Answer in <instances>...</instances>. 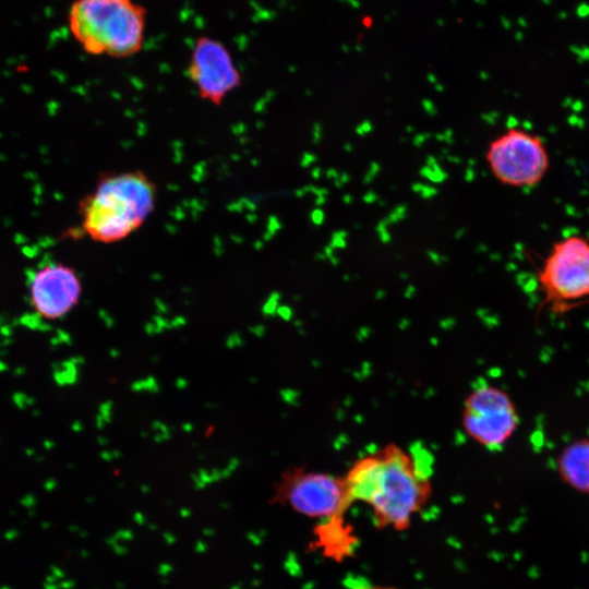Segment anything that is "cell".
Wrapping results in <instances>:
<instances>
[{
	"label": "cell",
	"instance_id": "cell-1",
	"mask_svg": "<svg viewBox=\"0 0 589 589\" xmlns=\"http://www.w3.org/2000/svg\"><path fill=\"white\" fill-rule=\"evenodd\" d=\"M342 477L352 503L368 504L377 528L406 530L432 494L428 473L396 443L358 458Z\"/></svg>",
	"mask_w": 589,
	"mask_h": 589
},
{
	"label": "cell",
	"instance_id": "cell-2",
	"mask_svg": "<svg viewBox=\"0 0 589 589\" xmlns=\"http://www.w3.org/2000/svg\"><path fill=\"white\" fill-rule=\"evenodd\" d=\"M157 185L140 169L104 173L80 202V232L116 243L141 229L155 211Z\"/></svg>",
	"mask_w": 589,
	"mask_h": 589
},
{
	"label": "cell",
	"instance_id": "cell-3",
	"mask_svg": "<svg viewBox=\"0 0 589 589\" xmlns=\"http://www.w3.org/2000/svg\"><path fill=\"white\" fill-rule=\"evenodd\" d=\"M67 23L86 53L121 59L142 50L146 10L136 0H73Z\"/></svg>",
	"mask_w": 589,
	"mask_h": 589
},
{
	"label": "cell",
	"instance_id": "cell-4",
	"mask_svg": "<svg viewBox=\"0 0 589 589\" xmlns=\"http://www.w3.org/2000/svg\"><path fill=\"white\" fill-rule=\"evenodd\" d=\"M541 304L555 315L589 298V239L569 235L552 243L537 273Z\"/></svg>",
	"mask_w": 589,
	"mask_h": 589
},
{
	"label": "cell",
	"instance_id": "cell-5",
	"mask_svg": "<svg viewBox=\"0 0 589 589\" xmlns=\"http://www.w3.org/2000/svg\"><path fill=\"white\" fill-rule=\"evenodd\" d=\"M484 158L492 177L500 184L515 189L537 187L551 167L544 140L518 127L507 128L491 139Z\"/></svg>",
	"mask_w": 589,
	"mask_h": 589
},
{
	"label": "cell",
	"instance_id": "cell-6",
	"mask_svg": "<svg viewBox=\"0 0 589 589\" xmlns=\"http://www.w3.org/2000/svg\"><path fill=\"white\" fill-rule=\"evenodd\" d=\"M274 500L321 521L344 518L352 505L344 477L303 467L281 476Z\"/></svg>",
	"mask_w": 589,
	"mask_h": 589
},
{
	"label": "cell",
	"instance_id": "cell-7",
	"mask_svg": "<svg viewBox=\"0 0 589 589\" xmlns=\"http://www.w3.org/2000/svg\"><path fill=\"white\" fill-rule=\"evenodd\" d=\"M520 423L517 406L503 388L483 384L465 398L461 426L480 446L498 450L514 436Z\"/></svg>",
	"mask_w": 589,
	"mask_h": 589
},
{
	"label": "cell",
	"instance_id": "cell-8",
	"mask_svg": "<svg viewBox=\"0 0 589 589\" xmlns=\"http://www.w3.org/2000/svg\"><path fill=\"white\" fill-rule=\"evenodd\" d=\"M187 74L201 99L220 106L242 84L241 73L229 49L208 36L193 45Z\"/></svg>",
	"mask_w": 589,
	"mask_h": 589
},
{
	"label": "cell",
	"instance_id": "cell-9",
	"mask_svg": "<svg viewBox=\"0 0 589 589\" xmlns=\"http://www.w3.org/2000/svg\"><path fill=\"white\" fill-rule=\"evenodd\" d=\"M29 302L47 320L65 316L80 302L82 283L76 271L61 262L37 268L28 283Z\"/></svg>",
	"mask_w": 589,
	"mask_h": 589
},
{
	"label": "cell",
	"instance_id": "cell-10",
	"mask_svg": "<svg viewBox=\"0 0 589 589\" xmlns=\"http://www.w3.org/2000/svg\"><path fill=\"white\" fill-rule=\"evenodd\" d=\"M556 470L564 484L580 494H589V437L567 443L556 457Z\"/></svg>",
	"mask_w": 589,
	"mask_h": 589
}]
</instances>
